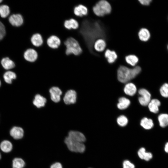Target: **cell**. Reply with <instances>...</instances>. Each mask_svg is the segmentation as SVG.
<instances>
[{"label": "cell", "instance_id": "37", "mask_svg": "<svg viewBox=\"0 0 168 168\" xmlns=\"http://www.w3.org/2000/svg\"><path fill=\"white\" fill-rule=\"evenodd\" d=\"M50 168H62V166L60 163L57 162L52 164Z\"/></svg>", "mask_w": 168, "mask_h": 168}, {"label": "cell", "instance_id": "41", "mask_svg": "<svg viewBox=\"0 0 168 168\" xmlns=\"http://www.w3.org/2000/svg\"><path fill=\"white\" fill-rule=\"evenodd\" d=\"M2 157L1 155L0 152V160L1 159Z\"/></svg>", "mask_w": 168, "mask_h": 168}, {"label": "cell", "instance_id": "20", "mask_svg": "<svg viewBox=\"0 0 168 168\" xmlns=\"http://www.w3.org/2000/svg\"><path fill=\"white\" fill-rule=\"evenodd\" d=\"M12 148V143L8 140H3L0 143V149L4 153H8L11 152Z\"/></svg>", "mask_w": 168, "mask_h": 168}, {"label": "cell", "instance_id": "12", "mask_svg": "<svg viewBox=\"0 0 168 168\" xmlns=\"http://www.w3.org/2000/svg\"><path fill=\"white\" fill-rule=\"evenodd\" d=\"M23 129L20 127L15 126L10 130V135L15 139H19L23 138L24 136Z\"/></svg>", "mask_w": 168, "mask_h": 168}, {"label": "cell", "instance_id": "30", "mask_svg": "<svg viewBox=\"0 0 168 168\" xmlns=\"http://www.w3.org/2000/svg\"><path fill=\"white\" fill-rule=\"evenodd\" d=\"M16 74L11 71L6 72L3 75V78L5 82L8 84H11L12 80L16 79Z\"/></svg>", "mask_w": 168, "mask_h": 168}, {"label": "cell", "instance_id": "11", "mask_svg": "<svg viewBox=\"0 0 168 168\" xmlns=\"http://www.w3.org/2000/svg\"><path fill=\"white\" fill-rule=\"evenodd\" d=\"M68 137L72 140L82 143L86 140L84 135L81 132L77 131H70Z\"/></svg>", "mask_w": 168, "mask_h": 168}, {"label": "cell", "instance_id": "21", "mask_svg": "<svg viewBox=\"0 0 168 168\" xmlns=\"http://www.w3.org/2000/svg\"><path fill=\"white\" fill-rule=\"evenodd\" d=\"M104 55L108 62L110 63L114 62L118 57L117 54L115 51L109 49H107L105 51Z\"/></svg>", "mask_w": 168, "mask_h": 168}, {"label": "cell", "instance_id": "34", "mask_svg": "<svg viewBox=\"0 0 168 168\" xmlns=\"http://www.w3.org/2000/svg\"><path fill=\"white\" fill-rule=\"evenodd\" d=\"M117 123L120 126L124 127L128 124V120L127 118L125 116L121 115L119 116L117 119Z\"/></svg>", "mask_w": 168, "mask_h": 168}, {"label": "cell", "instance_id": "19", "mask_svg": "<svg viewBox=\"0 0 168 168\" xmlns=\"http://www.w3.org/2000/svg\"><path fill=\"white\" fill-rule=\"evenodd\" d=\"M65 28L68 30L76 29L79 26L78 21L73 18L66 20L64 22Z\"/></svg>", "mask_w": 168, "mask_h": 168}, {"label": "cell", "instance_id": "42", "mask_svg": "<svg viewBox=\"0 0 168 168\" xmlns=\"http://www.w3.org/2000/svg\"><path fill=\"white\" fill-rule=\"evenodd\" d=\"M2 1V0H0V3Z\"/></svg>", "mask_w": 168, "mask_h": 168}, {"label": "cell", "instance_id": "23", "mask_svg": "<svg viewBox=\"0 0 168 168\" xmlns=\"http://www.w3.org/2000/svg\"><path fill=\"white\" fill-rule=\"evenodd\" d=\"M140 124L144 129L147 130L152 129L154 125L152 119L146 117L143 118L141 119Z\"/></svg>", "mask_w": 168, "mask_h": 168}, {"label": "cell", "instance_id": "32", "mask_svg": "<svg viewBox=\"0 0 168 168\" xmlns=\"http://www.w3.org/2000/svg\"><path fill=\"white\" fill-rule=\"evenodd\" d=\"M10 13L9 7L6 5H2L0 6V15L2 18H5Z\"/></svg>", "mask_w": 168, "mask_h": 168}, {"label": "cell", "instance_id": "24", "mask_svg": "<svg viewBox=\"0 0 168 168\" xmlns=\"http://www.w3.org/2000/svg\"><path fill=\"white\" fill-rule=\"evenodd\" d=\"M46 101V99L39 94L36 95L33 101L34 105L38 108L44 106Z\"/></svg>", "mask_w": 168, "mask_h": 168}, {"label": "cell", "instance_id": "14", "mask_svg": "<svg viewBox=\"0 0 168 168\" xmlns=\"http://www.w3.org/2000/svg\"><path fill=\"white\" fill-rule=\"evenodd\" d=\"M73 12L76 16L82 17L87 14L88 10L85 6L82 4H80L74 7Z\"/></svg>", "mask_w": 168, "mask_h": 168}, {"label": "cell", "instance_id": "6", "mask_svg": "<svg viewBox=\"0 0 168 168\" xmlns=\"http://www.w3.org/2000/svg\"><path fill=\"white\" fill-rule=\"evenodd\" d=\"M138 93L140 96L138 98V101L142 105H148L151 100V94L150 92L145 88H141L138 90Z\"/></svg>", "mask_w": 168, "mask_h": 168}, {"label": "cell", "instance_id": "7", "mask_svg": "<svg viewBox=\"0 0 168 168\" xmlns=\"http://www.w3.org/2000/svg\"><path fill=\"white\" fill-rule=\"evenodd\" d=\"M23 56L25 59L27 61L33 62L37 60L38 57V54L35 49L29 48L24 52Z\"/></svg>", "mask_w": 168, "mask_h": 168}, {"label": "cell", "instance_id": "27", "mask_svg": "<svg viewBox=\"0 0 168 168\" xmlns=\"http://www.w3.org/2000/svg\"><path fill=\"white\" fill-rule=\"evenodd\" d=\"M158 119L160 126L162 128L168 126V114L162 113L160 114L158 117Z\"/></svg>", "mask_w": 168, "mask_h": 168}, {"label": "cell", "instance_id": "29", "mask_svg": "<svg viewBox=\"0 0 168 168\" xmlns=\"http://www.w3.org/2000/svg\"><path fill=\"white\" fill-rule=\"evenodd\" d=\"M126 62L132 66H135L138 61V58L134 55L130 54L125 57Z\"/></svg>", "mask_w": 168, "mask_h": 168}, {"label": "cell", "instance_id": "43", "mask_svg": "<svg viewBox=\"0 0 168 168\" xmlns=\"http://www.w3.org/2000/svg\"><path fill=\"white\" fill-rule=\"evenodd\" d=\"M0 85H1V82L0 81Z\"/></svg>", "mask_w": 168, "mask_h": 168}, {"label": "cell", "instance_id": "16", "mask_svg": "<svg viewBox=\"0 0 168 168\" xmlns=\"http://www.w3.org/2000/svg\"><path fill=\"white\" fill-rule=\"evenodd\" d=\"M30 40L33 45L36 47L41 46L43 43L42 37L39 33L33 34L30 38Z\"/></svg>", "mask_w": 168, "mask_h": 168}, {"label": "cell", "instance_id": "9", "mask_svg": "<svg viewBox=\"0 0 168 168\" xmlns=\"http://www.w3.org/2000/svg\"><path fill=\"white\" fill-rule=\"evenodd\" d=\"M77 94L76 92L72 90L68 91L63 98L64 103L66 104H74L76 102Z\"/></svg>", "mask_w": 168, "mask_h": 168}, {"label": "cell", "instance_id": "31", "mask_svg": "<svg viewBox=\"0 0 168 168\" xmlns=\"http://www.w3.org/2000/svg\"><path fill=\"white\" fill-rule=\"evenodd\" d=\"M25 165L24 161L20 158H15L12 161V168H23Z\"/></svg>", "mask_w": 168, "mask_h": 168}, {"label": "cell", "instance_id": "33", "mask_svg": "<svg viewBox=\"0 0 168 168\" xmlns=\"http://www.w3.org/2000/svg\"><path fill=\"white\" fill-rule=\"evenodd\" d=\"M160 92L161 96L165 98L168 97V83H165L160 89Z\"/></svg>", "mask_w": 168, "mask_h": 168}, {"label": "cell", "instance_id": "25", "mask_svg": "<svg viewBox=\"0 0 168 168\" xmlns=\"http://www.w3.org/2000/svg\"><path fill=\"white\" fill-rule=\"evenodd\" d=\"M130 104V100L128 99L122 97L119 99V102L117 104V106L120 110H124L128 108Z\"/></svg>", "mask_w": 168, "mask_h": 168}, {"label": "cell", "instance_id": "15", "mask_svg": "<svg viewBox=\"0 0 168 168\" xmlns=\"http://www.w3.org/2000/svg\"><path fill=\"white\" fill-rule=\"evenodd\" d=\"M161 104L160 101L158 99H152L148 105V109L151 112L155 114L157 113L159 111V107Z\"/></svg>", "mask_w": 168, "mask_h": 168}, {"label": "cell", "instance_id": "22", "mask_svg": "<svg viewBox=\"0 0 168 168\" xmlns=\"http://www.w3.org/2000/svg\"><path fill=\"white\" fill-rule=\"evenodd\" d=\"M106 47V43L104 39L100 38L97 40L94 44L95 49L97 51H103Z\"/></svg>", "mask_w": 168, "mask_h": 168}, {"label": "cell", "instance_id": "44", "mask_svg": "<svg viewBox=\"0 0 168 168\" xmlns=\"http://www.w3.org/2000/svg\"></svg>", "mask_w": 168, "mask_h": 168}, {"label": "cell", "instance_id": "13", "mask_svg": "<svg viewBox=\"0 0 168 168\" xmlns=\"http://www.w3.org/2000/svg\"><path fill=\"white\" fill-rule=\"evenodd\" d=\"M51 98L55 102H58L60 100V96L62 92L60 89L57 87H53L49 90Z\"/></svg>", "mask_w": 168, "mask_h": 168}, {"label": "cell", "instance_id": "36", "mask_svg": "<svg viewBox=\"0 0 168 168\" xmlns=\"http://www.w3.org/2000/svg\"><path fill=\"white\" fill-rule=\"evenodd\" d=\"M0 32L4 36L6 33L5 26L3 23L0 21Z\"/></svg>", "mask_w": 168, "mask_h": 168}, {"label": "cell", "instance_id": "5", "mask_svg": "<svg viewBox=\"0 0 168 168\" xmlns=\"http://www.w3.org/2000/svg\"><path fill=\"white\" fill-rule=\"evenodd\" d=\"M64 142L69 150L72 152L82 153L85 150V147L83 143L72 140L68 137L65 138Z\"/></svg>", "mask_w": 168, "mask_h": 168}, {"label": "cell", "instance_id": "35", "mask_svg": "<svg viewBox=\"0 0 168 168\" xmlns=\"http://www.w3.org/2000/svg\"><path fill=\"white\" fill-rule=\"evenodd\" d=\"M123 168H135L134 165L128 160H125L123 163Z\"/></svg>", "mask_w": 168, "mask_h": 168}, {"label": "cell", "instance_id": "26", "mask_svg": "<svg viewBox=\"0 0 168 168\" xmlns=\"http://www.w3.org/2000/svg\"><path fill=\"white\" fill-rule=\"evenodd\" d=\"M140 40L143 41H147L150 37V34L149 30L146 28L141 29L138 33Z\"/></svg>", "mask_w": 168, "mask_h": 168}, {"label": "cell", "instance_id": "28", "mask_svg": "<svg viewBox=\"0 0 168 168\" xmlns=\"http://www.w3.org/2000/svg\"><path fill=\"white\" fill-rule=\"evenodd\" d=\"M3 68L6 69H9L13 68L15 66L14 62L8 58H3L1 62Z\"/></svg>", "mask_w": 168, "mask_h": 168}, {"label": "cell", "instance_id": "3", "mask_svg": "<svg viewBox=\"0 0 168 168\" xmlns=\"http://www.w3.org/2000/svg\"><path fill=\"white\" fill-rule=\"evenodd\" d=\"M64 44L66 47L65 54L67 55L71 54L78 55L82 52V49L78 42L73 38H68Z\"/></svg>", "mask_w": 168, "mask_h": 168}, {"label": "cell", "instance_id": "8", "mask_svg": "<svg viewBox=\"0 0 168 168\" xmlns=\"http://www.w3.org/2000/svg\"><path fill=\"white\" fill-rule=\"evenodd\" d=\"M47 44L48 46L52 49H56L60 45L61 41L59 38L55 35L50 36L47 40Z\"/></svg>", "mask_w": 168, "mask_h": 168}, {"label": "cell", "instance_id": "39", "mask_svg": "<svg viewBox=\"0 0 168 168\" xmlns=\"http://www.w3.org/2000/svg\"><path fill=\"white\" fill-rule=\"evenodd\" d=\"M164 149L166 153H168V142H166L165 144Z\"/></svg>", "mask_w": 168, "mask_h": 168}, {"label": "cell", "instance_id": "10", "mask_svg": "<svg viewBox=\"0 0 168 168\" xmlns=\"http://www.w3.org/2000/svg\"><path fill=\"white\" fill-rule=\"evenodd\" d=\"M9 21L13 26L18 27L23 24L24 20L21 14H16L11 15L9 17Z\"/></svg>", "mask_w": 168, "mask_h": 168}, {"label": "cell", "instance_id": "2", "mask_svg": "<svg viewBox=\"0 0 168 168\" xmlns=\"http://www.w3.org/2000/svg\"><path fill=\"white\" fill-rule=\"evenodd\" d=\"M141 70V68L139 66L130 68L124 66H121L117 70L118 79L122 83H126L136 77Z\"/></svg>", "mask_w": 168, "mask_h": 168}, {"label": "cell", "instance_id": "18", "mask_svg": "<svg viewBox=\"0 0 168 168\" xmlns=\"http://www.w3.org/2000/svg\"><path fill=\"white\" fill-rule=\"evenodd\" d=\"M124 91L127 95L132 96L136 93L137 91V87L133 83H128L125 86Z\"/></svg>", "mask_w": 168, "mask_h": 168}, {"label": "cell", "instance_id": "17", "mask_svg": "<svg viewBox=\"0 0 168 168\" xmlns=\"http://www.w3.org/2000/svg\"><path fill=\"white\" fill-rule=\"evenodd\" d=\"M139 157L141 159L146 161L151 160L153 157L152 154L150 152H147L143 147L141 148L138 152Z\"/></svg>", "mask_w": 168, "mask_h": 168}, {"label": "cell", "instance_id": "40", "mask_svg": "<svg viewBox=\"0 0 168 168\" xmlns=\"http://www.w3.org/2000/svg\"><path fill=\"white\" fill-rule=\"evenodd\" d=\"M4 35L0 32V40H1L3 37Z\"/></svg>", "mask_w": 168, "mask_h": 168}, {"label": "cell", "instance_id": "38", "mask_svg": "<svg viewBox=\"0 0 168 168\" xmlns=\"http://www.w3.org/2000/svg\"><path fill=\"white\" fill-rule=\"evenodd\" d=\"M142 5H149L151 2V0H139L138 1Z\"/></svg>", "mask_w": 168, "mask_h": 168}, {"label": "cell", "instance_id": "4", "mask_svg": "<svg viewBox=\"0 0 168 168\" xmlns=\"http://www.w3.org/2000/svg\"><path fill=\"white\" fill-rule=\"evenodd\" d=\"M93 11L96 16H103L111 12V7L108 1L102 0L98 2L93 7Z\"/></svg>", "mask_w": 168, "mask_h": 168}, {"label": "cell", "instance_id": "1", "mask_svg": "<svg viewBox=\"0 0 168 168\" xmlns=\"http://www.w3.org/2000/svg\"><path fill=\"white\" fill-rule=\"evenodd\" d=\"M89 51L96 54L93 51V46L96 40L99 38L105 39L106 30L103 25L98 21L85 19L83 21L79 30Z\"/></svg>", "mask_w": 168, "mask_h": 168}]
</instances>
